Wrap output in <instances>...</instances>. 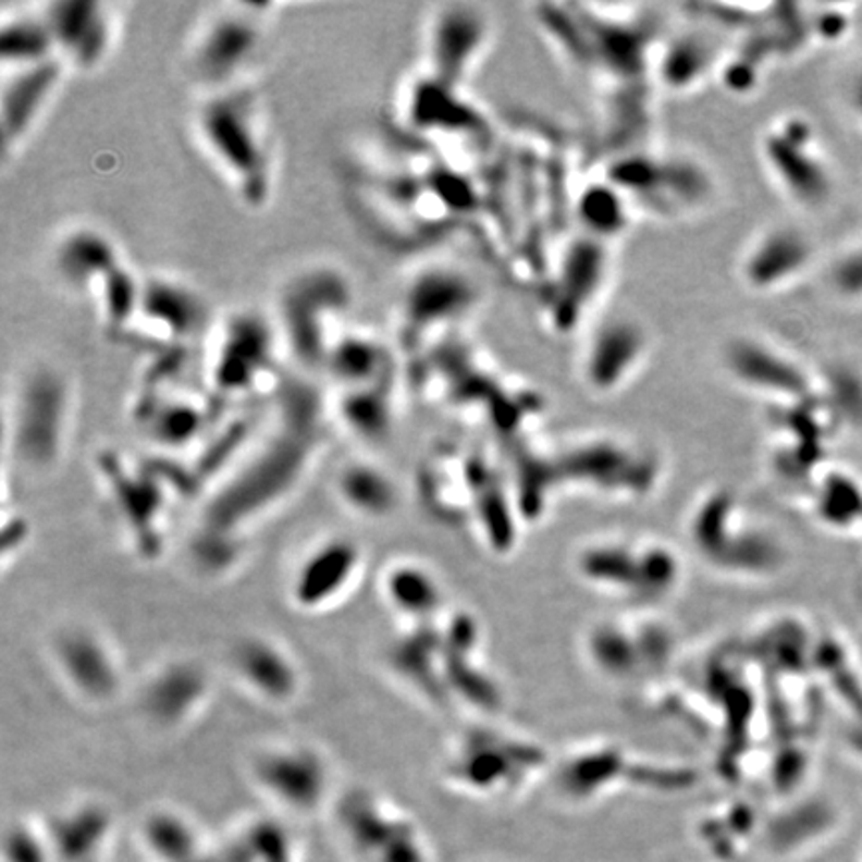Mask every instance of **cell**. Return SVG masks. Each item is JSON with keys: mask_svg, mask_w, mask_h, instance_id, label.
<instances>
[{"mask_svg": "<svg viewBox=\"0 0 862 862\" xmlns=\"http://www.w3.org/2000/svg\"><path fill=\"white\" fill-rule=\"evenodd\" d=\"M192 138L238 204L251 212L270 206L278 180V146L258 83L198 96Z\"/></svg>", "mask_w": 862, "mask_h": 862, "instance_id": "cell-1", "label": "cell"}, {"mask_svg": "<svg viewBox=\"0 0 862 862\" xmlns=\"http://www.w3.org/2000/svg\"><path fill=\"white\" fill-rule=\"evenodd\" d=\"M356 306V290L344 268L310 262L292 270L278 287L270 318L290 370L322 375L335 344L346 335Z\"/></svg>", "mask_w": 862, "mask_h": 862, "instance_id": "cell-2", "label": "cell"}, {"mask_svg": "<svg viewBox=\"0 0 862 862\" xmlns=\"http://www.w3.org/2000/svg\"><path fill=\"white\" fill-rule=\"evenodd\" d=\"M4 457L28 473L60 466L71 445L78 387L71 371L50 359H35L14 373L2 397Z\"/></svg>", "mask_w": 862, "mask_h": 862, "instance_id": "cell-3", "label": "cell"}, {"mask_svg": "<svg viewBox=\"0 0 862 862\" xmlns=\"http://www.w3.org/2000/svg\"><path fill=\"white\" fill-rule=\"evenodd\" d=\"M278 9L280 4L270 2H218L194 21L180 64L196 95L256 83Z\"/></svg>", "mask_w": 862, "mask_h": 862, "instance_id": "cell-4", "label": "cell"}, {"mask_svg": "<svg viewBox=\"0 0 862 862\" xmlns=\"http://www.w3.org/2000/svg\"><path fill=\"white\" fill-rule=\"evenodd\" d=\"M290 371L270 313L232 311L206 340L204 385L218 407L272 402Z\"/></svg>", "mask_w": 862, "mask_h": 862, "instance_id": "cell-5", "label": "cell"}, {"mask_svg": "<svg viewBox=\"0 0 862 862\" xmlns=\"http://www.w3.org/2000/svg\"><path fill=\"white\" fill-rule=\"evenodd\" d=\"M52 268L64 286L90 301L102 330L122 340L138 310L144 274L119 242L95 224H72L52 244Z\"/></svg>", "mask_w": 862, "mask_h": 862, "instance_id": "cell-6", "label": "cell"}, {"mask_svg": "<svg viewBox=\"0 0 862 862\" xmlns=\"http://www.w3.org/2000/svg\"><path fill=\"white\" fill-rule=\"evenodd\" d=\"M334 833L352 862H431L418 821L397 802L368 787H354L330 806Z\"/></svg>", "mask_w": 862, "mask_h": 862, "instance_id": "cell-7", "label": "cell"}, {"mask_svg": "<svg viewBox=\"0 0 862 862\" xmlns=\"http://www.w3.org/2000/svg\"><path fill=\"white\" fill-rule=\"evenodd\" d=\"M246 777L266 801L287 816H313L334 804V766L316 742H260L246 759Z\"/></svg>", "mask_w": 862, "mask_h": 862, "instance_id": "cell-8", "label": "cell"}, {"mask_svg": "<svg viewBox=\"0 0 862 862\" xmlns=\"http://www.w3.org/2000/svg\"><path fill=\"white\" fill-rule=\"evenodd\" d=\"M47 658L62 689L81 705L102 709L126 691V667L119 645L96 623H59L48 635Z\"/></svg>", "mask_w": 862, "mask_h": 862, "instance_id": "cell-9", "label": "cell"}, {"mask_svg": "<svg viewBox=\"0 0 862 862\" xmlns=\"http://www.w3.org/2000/svg\"><path fill=\"white\" fill-rule=\"evenodd\" d=\"M208 299L170 274H146L136 316L122 342L148 356L196 352L214 328Z\"/></svg>", "mask_w": 862, "mask_h": 862, "instance_id": "cell-10", "label": "cell"}, {"mask_svg": "<svg viewBox=\"0 0 862 862\" xmlns=\"http://www.w3.org/2000/svg\"><path fill=\"white\" fill-rule=\"evenodd\" d=\"M479 301L469 275L452 263H430L409 275L397 304V342L406 354L466 318Z\"/></svg>", "mask_w": 862, "mask_h": 862, "instance_id": "cell-11", "label": "cell"}, {"mask_svg": "<svg viewBox=\"0 0 862 862\" xmlns=\"http://www.w3.org/2000/svg\"><path fill=\"white\" fill-rule=\"evenodd\" d=\"M54 50L71 72L90 74L102 69L119 47L120 4L108 0L40 2Z\"/></svg>", "mask_w": 862, "mask_h": 862, "instance_id": "cell-12", "label": "cell"}, {"mask_svg": "<svg viewBox=\"0 0 862 862\" xmlns=\"http://www.w3.org/2000/svg\"><path fill=\"white\" fill-rule=\"evenodd\" d=\"M366 571V551L356 539L328 535L301 553L287 579V599L301 613L340 607L358 589Z\"/></svg>", "mask_w": 862, "mask_h": 862, "instance_id": "cell-13", "label": "cell"}, {"mask_svg": "<svg viewBox=\"0 0 862 862\" xmlns=\"http://www.w3.org/2000/svg\"><path fill=\"white\" fill-rule=\"evenodd\" d=\"M490 42L491 19L478 7H435L423 26V74L461 90Z\"/></svg>", "mask_w": 862, "mask_h": 862, "instance_id": "cell-14", "label": "cell"}, {"mask_svg": "<svg viewBox=\"0 0 862 862\" xmlns=\"http://www.w3.org/2000/svg\"><path fill=\"white\" fill-rule=\"evenodd\" d=\"M214 681L200 658L176 655L158 663L136 691L140 717L160 732L188 729L208 711Z\"/></svg>", "mask_w": 862, "mask_h": 862, "instance_id": "cell-15", "label": "cell"}, {"mask_svg": "<svg viewBox=\"0 0 862 862\" xmlns=\"http://www.w3.org/2000/svg\"><path fill=\"white\" fill-rule=\"evenodd\" d=\"M227 669L239 689L260 705L282 709L304 693L301 661L275 635L254 631L238 637L230 646Z\"/></svg>", "mask_w": 862, "mask_h": 862, "instance_id": "cell-16", "label": "cell"}, {"mask_svg": "<svg viewBox=\"0 0 862 862\" xmlns=\"http://www.w3.org/2000/svg\"><path fill=\"white\" fill-rule=\"evenodd\" d=\"M71 71L60 59L0 71L2 158L21 155L54 104Z\"/></svg>", "mask_w": 862, "mask_h": 862, "instance_id": "cell-17", "label": "cell"}, {"mask_svg": "<svg viewBox=\"0 0 862 862\" xmlns=\"http://www.w3.org/2000/svg\"><path fill=\"white\" fill-rule=\"evenodd\" d=\"M761 155L780 190L795 202L816 206L828 198L830 172L816 148L814 132L801 119H785L771 126Z\"/></svg>", "mask_w": 862, "mask_h": 862, "instance_id": "cell-18", "label": "cell"}, {"mask_svg": "<svg viewBox=\"0 0 862 862\" xmlns=\"http://www.w3.org/2000/svg\"><path fill=\"white\" fill-rule=\"evenodd\" d=\"M651 347V334L639 320L609 318L587 340L581 378L595 394H615L643 370Z\"/></svg>", "mask_w": 862, "mask_h": 862, "instance_id": "cell-19", "label": "cell"}, {"mask_svg": "<svg viewBox=\"0 0 862 862\" xmlns=\"http://www.w3.org/2000/svg\"><path fill=\"white\" fill-rule=\"evenodd\" d=\"M811 246L792 227H771L754 236L742 251L739 278L747 290L775 292L802 274Z\"/></svg>", "mask_w": 862, "mask_h": 862, "instance_id": "cell-20", "label": "cell"}, {"mask_svg": "<svg viewBox=\"0 0 862 862\" xmlns=\"http://www.w3.org/2000/svg\"><path fill=\"white\" fill-rule=\"evenodd\" d=\"M395 373L394 347L371 330L358 325H352L335 344L322 370L330 382V392L390 382L395 380Z\"/></svg>", "mask_w": 862, "mask_h": 862, "instance_id": "cell-21", "label": "cell"}, {"mask_svg": "<svg viewBox=\"0 0 862 862\" xmlns=\"http://www.w3.org/2000/svg\"><path fill=\"white\" fill-rule=\"evenodd\" d=\"M335 495L359 519L380 521L394 514L399 491L394 478L368 457L349 459L335 476Z\"/></svg>", "mask_w": 862, "mask_h": 862, "instance_id": "cell-22", "label": "cell"}, {"mask_svg": "<svg viewBox=\"0 0 862 862\" xmlns=\"http://www.w3.org/2000/svg\"><path fill=\"white\" fill-rule=\"evenodd\" d=\"M138 837L150 862L204 861L206 838L200 826L174 806H156L144 814Z\"/></svg>", "mask_w": 862, "mask_h": 862, "instance_id": "cell-23", "label": "cell"}, {"mask_svg": "<svg viewBox=\"0 0 862 862\" xmlns=\"http://www.w3.org/2000/svg\"><path fill=\"white\" fill-rule=\"evenodd\" d=\"M395 380L344 392H325L337 426L361 442H380L392 430Z\"/></svg>", "mask_w": 862, "mask_h": 862, "instance_id": "cell-24", "label": "cell"}, {"mask_svg": "<svg viewBox=\"0 0 862 862\" xmlns=\"http://www.w3.org/2000/svg\"><path fill=\"white\" fill-rule=\"evenodd\" d=\"M50 59L59 57L40 4H4L0 12V71Z\"/></svg>", "mask_w": 862, "mask_h": 862, "instance_id": "cell-25", "label": "cell"}, {"mask_svg": "<svg viewBox=\"0 0 862 862\" xmlns=\"http://www.w3.org/2000/svg\"><path fill=\"white\" fill-rule=\"evenodd\" d=\"M380 591L390 609L421 623L440 605V587L433 574L419 563H392L380 577Z\"/></svg>", "mask_w": 862, "mask_h": 862, "instance_id": "cell-26", "label": "cell"}, {"mask_svg": "<svg viewBox=\"0 0 862 862\" xmlns=\"http://www.w3.org/2000/svg\"><path fill=\"white\" fill-rule=\"evenodd\" d=\"M727 370L759 390H801L802 375L777 349L754 340H735L725 356Z\"/></svg>", "mask_w": 862, "mask_h": 862, "instance_id": "cell-27", "label": "cell"}, {"mask_svg": "<svg viewBox=\"0 0 862 862\" xmlns=\"http://www.w3.org/2000/svg\"><path fill=\"white\" fill-rule=\"evenodd\" d=\"M857 107L862 110V83L859 84V88H857Z\"/></svg>", "mask_w": 862, "mask_h": 862, "instance_id": "cell-28", "label": "cell"}]
</instances>
